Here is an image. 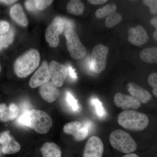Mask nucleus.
<instances>
[{
  "instance_id": "obj_1",
  "label": "nucleus",
  "mask_w": 157,
  "mask_h": 157,
  "mask_svg": "<svg viewBox=\"0 0 157 157\" xmlns=\"http://www.w3.org/2000/svg\"><path fill=\"white\" fill-rule=\"evenodd\" d=\"M18 122L40 134H47L53 125L50 116L44 111L35 109L25 111L20 117Z\"/></svg>"
},
{
  "instance_id": "obj_2",
  "label": "nucleus",
  "mask_w": 157,
  "mask_h": 157,
  "mask_svg": "<svg viewBox=\"0 0 157 157\" xmlns=\"http://www.w3.org/2000/svg\"><path fill=\"white\" fill-rule=\"evenodd\" d=\"M40 60V54L38 50L32 49L28 51L14 62L15 73L20 78L28 76L39 67Z\"/></svg>"
},
{
  "instance_id": "obj_3",
  "label": "nucleus",
  "mask_w": 157,
  "mask_h": 157,
  "mask_svg": "<svg viewBox=\"0 0 157 157\" xmlns=\"http://www.w3.org/2000/svg\"><path fill=\"white\" fill-rule=\"evenodd\" d=\"M117 122L124 128L130 131H143L148 126L149 119L144 113L129 109L119 114Z\"/></svg>"
},
{
  "instance_id": "obj_4",
  "label": "nucleus",
  "mask_w": 157,
  "mask_h": 157,
  "mask_svg": "<svg viewBox=\"0 0 157 157\" xmlns=\"http://www.w3.org/2000/svg\"><path fill=\"white\" fill-rule=\"evenodd\" d=\"M109 142L113 147L123 153H132L137 148V143L131 135L119 129L111 133Z\"/></svg>"
},
{
  "instance_id": "obj_5",
  "label": "nucleus",
  "mask_w": 157,
  "mask_h": 157,
  "mask_svg": "<svg viewBox=\"0 0 157 157\" xmlns=\"http://www.w3.org/2000/svg\"><path fill=\"white\" fill-rule=\"evenodd\" d=\"M65 36L67 47L71 57L76 60L84 57L86 53V49L80 42L76 32L72 29H67Z\"/></svg>"
},
{
  "instance_id": "obj_6",
  "label": "nucleus",
  "mask_w": 157,
  "mask_h": 157,
  "mask_svg": "<svg viewBox=\"0 0 157 157\" xmlns=\"http://www.w3.org/2000/svg\"><path fill=\"white\" fill-rule=\"evenodd\" d=\"M109 48L102 44H98L93 48L91 55V66L94 72L101 73L106 68Z\"/></svg>"
},
{
  "instance_id": "obj_7",
  "label": "nucleus",
  "mask_w": 157,
  "mask_h": 157,
  "mask_svg": "<svg viewBox=\"0 0 157 157\" xmlns=\"http://www.w3.org/2000/svg\"><path fill=\"white\" fill-rule=\"evenodd\" d=\"M64 29L63 19L60 17H55L51 24L45 30V39L51 47L55 48L59 45V36L62 33Z\"/></svg>"
},
{
  "instance_id": "obj_8",
  "label": "nucleus",
  "mask_w": 157,
  "mask_h": 157,
  "mask_svg": "<svg viewBox=\"0 0 157 157\" xmlns=\"http://www.w3.org/2000/svg\"><path fill=\"white\" fill-rule=\"evenodd\" d=\"M48 68L52 82L57 87H61L69 73L67 67L63 64L56 61H52Z\"/></svg>"
},
{
  "instance_id": "obj_9",
  "label": "nucleus",
  "mask_w": 157,
  "mask_h": 157,
  "mask_svg": "<svg viewBox=\"0 0 157 157\" xmlns=\"http://www.w3.org/2000/svg\"><path fill=\"white\" fill-rule=\"evenodd\" d=\"M104 151V144L102 140L97 136H92L85 146L83 157H102Z\"/></svg>"
},
{
  "instance_id": "obj_10",
  "label": "nucleus",
  "mask_w": 157,
  "mask_h": 157,
  "mask_svg": "<svg viewBox=\"0 0 157 157\" xmlns=\"http://www.w3.org/2000/svg\"><path fill=\"white\" fill-rule=\"evenodd\" d=\"M9 131L0 133V144L2 152L4 154H13L20 150L21 145L11 135Z\"/></svg>"
},
{
  "instance_id": "obj_11",
  "label": "nucleus",
  "mask_w": 157,
  "mask_h": 157,
  "mask_svg": "<svg viewBox=\"0 0 157 157\" xmlns=\"http://www.w3.org/2000/svg\"><path fill=\"white\" fill-rule=\"evenodd\" d=\"M51 78L47 62H44L30 79L29 85L35 88L49 82Z\"/></svg>"
},
{
  "instance_id": "obj_12",
  "label": "nucleus",
  "mask_w": 157,
  "mask_h": 157,
  "mask_svg": "<svg viewBox=\"0 0 157 157\" xmlns=\"http://www.w3.org/2000/svg\"><path fill=\"white\" fill-rule=\"evenodd\" d=\"M113 102L117 107L124 110H136L140 108L141 104L136 99L131 96L117 93L113 97Z\"/></svg>"
},
{
  "instance_id": "obj_13",
  "label": "nucleus",
  "mask_w": 157,
  "mask_h": 157,
  "mask_svg": "<svg viewBox=\"0 0 157 157\" xmlns=\"http://www.w3.org/2000/svg\"><path fill=\"white\" fill-rule=\"evenodd\" d=\"M128 32V41L132 45L140 46L148 41V35L141 26L130 28Z\"/></svg>"
},
{
  "instance_id": "obj_14",
  "label": "nucleus",
  "mask_w": 157,
  "mask_h": 157,
  "mask_svg": "<svg viewBox=\"0 0 157 157\" xmlns=\"http://www.w3.org/2000/svg\"><path fill=\"white\" fill-rule=\"evenodd\" d=\"M39 93L42 98L49 103L56 101L60 94L58 88L51 82H48L41 86L39 89Z\"/></svg>"
},
{
  "instance_id": "obj_15",
  "label": "nucleus",
  "mask_w": 157,
  "mask_h": 157,
  "mask_svg": "<svg viewBox=\"0 0 157 157\" xmlns=\"http://www.w3.org/2000/svg\"><path fill=\"white\" fill-rule=\"evenodd\" d=\"M127 90L133 98L140 104H145L152 99L150 93L134 82H129L127 85Z\"/></svg>"
},
{
  "instance_id": "obj_16",
  "label": "nucleus",
  "mask_w": 157,
  "mask_h": 157,
  "mask_svg": "<svg viewBox=\"0 0 157 157\" xmlns=\"http://www.w3.org/2000/svg\"><path fill=\"white\" fill-rule=\"evenodd\" d=\"M11 18L19 25L25 27L28 24V21L22 7L19 4H16L10 10Z\"/></svg>"
},
{
  "instance_id": "obj_17",
  "label": "nucleus",
  "mask_w": 157,
  "mask_h": 157,
  "mask_svg": "<svg viewBox=\"0 0 157 157\" xmlns=\"http://www.w3.org/2000/svg\"><path fill=\"white\" fill-rule=\"evenodd\" d=\"M43 157H61V151L59 147L52 142H46L40 149Z\"/></svg>"
},
{
  "instance_id": "obj_18",
  "label": "nucleus",
  "mask_w": 157,
  "mask_h": 157,
  "mask_svg": "<svg viewBox=\"0 0 157 157\" xmlns=\"http://www.w3.org/2000/svg\"><path fill=\"white\" fill-rule=\"evenodd\" d=\"M140 59L145 63L150 64L157 63V48L150 47L143 49L139 54Z\"/></svg>"
},
{
  "instance_id": "obj_19",
  "label": "nucleus",
  "mask_w": 157,
  "mask_h": 157,
  "mask_svg": "<svg viewBox=\"0 0 157 157\" xmlns=\"http://www.w3.org/2000/svg\"><path fill=\"white\" fill-rule=\"evenodd\" d=\"M85 7L81 1L72 0L68 2L67 6L68 13L73 15H80L84 11Z\"/></svg>"
},
{
  "instance_id": "obj_20",
  "label": "nucleus",
  "mask_w": 157,
  "mask_h": 157,
  "mask_svg": "<svg viewBox=\"0 0 157 157\" xmlns=\"http://www.w3.org/2000/svg\"><path fill=\"white\" fill-rule=\"evenodd\" d=\"M82 124L78 121H74L68 123L65 125L63 127V132L69 135H73L75 137L78 135L81 129Z\"/></svg>"
},
{
  "instance_id": "obj_21",
  "label": "nucleus",
  "mask_w": 157,
  "mask_h": 157,
  "mask_svg": "<svg viewBox=\"0 0 157 157\" xmlns=\"http://www.w3.org/2000/svg\"><path fill=\"white\" fill-rule=\"evenodd\" d=\"M14 30L13 28H10L6 33L0 35V45L2 48H7L11 45L14 40Z\"/></svg>"
},
{
  "instance_id": "obj_22",
  "label": "nucleus",
  "mask_w": 157,
  "mask_h": 157,
  "mask_svg": "<svg viewBox=\"0 0 157 157\" xmlns=\"http://www.w3.org/2000/svg\"><path fill=\"white\" fill-rule=\"evenodd\" d=\"M117 9V7L115 5H109L104 6L96 11V17L99 19H102L106 16H109L115 13Z\"/></svg>"
},
{
  "instance_id": "obj_23",
  "label": "nucleus",
  "mask_w": 157,
  "mask_h": 157,
  "mask_svg": "<svg viewBox=\"0 0 157 157\" xmlns=\"http://www.w3.org/2000/svg\"><path fill=\"white\" fill-rule=\"evenodd\" d=\"M122 19V17L121 15L119 13L115 12L107 16L105 20V25L108 28H111L121 22Z\"/></svg>"
},
{
  "instance_id": "obj_24",
  "label": "nucleus",
  "mask_w": 157,
  "mask_h": 157,
  "mask_svg": "<svg viewBox=\"0 0 157 157\" xmlns=\"http://www.w3.org/2000/svg\"><path fill=\"white\" fill-rule=\"evenodd\" d=\"M0 121L3 122L9 121V108L6 104H0Z\"/></svg>"
},
{
  "instance_id": "obj_25",
  "label": "nucleus",
  "mask_w": 157,
  "mask_h": 157,
  "mask_svg": "<svg viewBox=\"0 0 157 157\" xmlns=\"http://www.w3.org/2000/svg\"><path fill=\"white\" fill-rule=\"evenodd\" d=\"M148 82L151 87L153 88V94L157 98V73H152L148 76Z\"/></svg>"
},
{
  "instance_id": "obj_26",
  "label": "nucleus",
  "mask_w": 157,
  "mask_h": 157,
  "mask_svg": "<svg viewBox=\"0 0 157 157\" xmlns=\"http://www.w3.org/2000/svg\"><path fill=\"white\" fill-rule=\"evenodd\" d=\"M9 121H13L17 117L19 113V109L16 104L11 103L9 107Z\"/></svg>"
},
{
  "instance_id": "obj_27",
  "label": "nucleus",
  "mask_w": 157,
  "mask_h": 157,
  "mask_svg": "<svg viewBox=\"0 0 157 157\" xmlns=\"http://www.w3.org/2000/svg\"><path fill=\"white\" fill-rule=\"evenodd\" d=\"M143 4L149 8L151 14L156 15L157 14V0H144Z\"/></svg>"
},
{
  "instance_id": "obj_28",
  "label": "nucleus",
  "mask_w": 157,
  "mask_h": 157,
  "mask_svg": "<svg viewBox=\"0 0 157 157\" xmlns=\"http://www.w3.org/2000/svg\"><path fill=\"white\" fill-rule=\"evenodd\" d=\"M53 1L46 0H36L35 1V5L37 10L42 11L50 6Z\"/></svg>"
},
{
  "instance_id": "obj_29",
  "label": "nucleus",
  "mask_w": 157,
  "mask_h": 157,
  "mask_svg": "<svg viewBox=\"0 0 157 157\" xmlns=\"http://www.w3.org/2000/svg\"><path fill=\"white\" fill-rule=\"evenodd\" d=\"M67 101L73 110L77 111L78 110L79 107L77 104V101L70 93L67 94Z\"/></svg>"
},
{
  "instance_id": "obj_30",
  "label": "nucleus",
  "mask_w": 157,
  "mask_h": 157,
  "mask_svg": "<svg viewBox=\"0 0 157 157\" xmlns=\"http://www.w3.org/2000/svg\"><path fill=\"white\" fill-rule=\"evenodd\" d=\"M88 129L86 127H81L80 131L74 139L77 141H81L85 139L88 135Z\"/></svg>"
},
{
  "instance_id": "obj_31",
  "label": "nucleus",
  "mask_w": 157,
  "mask_h": 157,
  "mask_svg": "<svg viewBox=\"0 0 157 157\" xmlns=\"http://www.w3.org/2000/svg\"><path fill=\"white\" fill-rule=\"evenodd\" d=\"M92 103L95 106L97 114L100 116H103L104 114V109L102 103L98 99H94Z\"/></svg>"
},
{
  "instance_id": "obj_32",
  "label": "nucleus",
  "mask_w": 157,
  "mask_h": 157,
  "mask_svg": "<svg viewBox=\"0 0 157 157\" xmlns=\"http://www.w3.org/2000/svg\"><path fill=\"white\" fill-rule=\"evenodd\" d=\"M10 28V24L6 21H0V35L6 33Z\"/></svg>"
},
{
  "instance_id": "obj_33",
  "label": "nucleus",
  "mask_w": 157,
  "mask_h": 157,
  "mask_svg": "<svg viewBox=\"0 0 157 157\" xmlns=\"http://www.w3.org/2000/svg\"><path fill=\"white\" fill-rule=\"evenodd\" d=\"M26 8L28 11H35L37 10L35 5V1H27L25 2Z\"/></svg>"
},
{
  "instance_id": "obj_34",
  "label": "nucleus",
  "mask_w": 157,
  "mask_h": 157,
  "mask_svg": "<svg viewBox=\"0 0 157 157\" xmlns=\"http://www.w3.org/2000/svg\"><path fill=\"white\" fill-rule=\"evenodd\" d=\"M107 0H89V2L93 5H102L107 2Z\"/></svg>"
},
{
  "instance_id": "obj_35",
  "label": "nucleus",
  "mask_w": 157,
  "mask_h": 157,
  "mask_svg": "<svg viewBox=\"0 0 157 157\" xmlns=\"http://www.w3.org/2000/svg\"><path fill=\"white\" fill-rule=\"evenodd\" d=\"M68 73H70V76L73 78H77V76H76V73H75V70H73L72 67L69 66L68 67Z\"/></svg>"
},
{
  "instance_id": "obj_36",
  "label": "nucleus",
  "mask_w": 157,
  "mask_h": 157,
  "mask_svg": "<svg viewBox=\"0 0 157 157\" xmlns=\"http://www.w3.org/2000/svg\"><path fill=\"white\" fill-rule=\"evenodd\" d=\"M151 24L155 27L156 30H157V17H153L151 21Z\"/></svg>"
},
{
  "instance_id": "obj_37",
  "label": "nucleus",
  "mask_w": 157,
  "mask_h": 157,
  "mask_svg": "<svg viewBox=\"0 0 157 157\" xmlns=\"http://www.w3.org/2000/svg\"><path fill=\"white\" fill-rule=\"evenodd\" d=\"M17 2V1H14V0H2L0 1V2L5 3V4L10 5V4H13L15 2Z\"/></svg>"
},
{
  "instance_id": "obj_38",
  "label": "nucleus",
  "mask_w": 157,
  "mask_h": 157,
  "mask_svg": "<svg viewBox=\"0 0 157 157\" xmlns=\"http://www.w3.org/2000/svg\"><path fill=\"white\" fill-rule=\"evenodd\" d=\"M122 157H139L135 153H130L125 155Z\"/></svg>"
},
{
  "instance_id": "obj_39",
  "label": "nucleus",
  "mask_w": 157,
  "mask_h": 157,
  "mask_svg": "<svg viewBox=\"0 0 157 157\" xmlns=\"http://www.w3.org/2000/svg\"><path fill=\"white\" fill-rule=\"evenodd\" d=\"M154 39L155 40V41H157V30H156L155 31L154 33Z\"/></svg>"
},
{
  "instance_id": "obj_40",
  "label": "nucleus",
  "mask_w": 157,
  "mask_h": 157,
  "mask_svg": "<svg viewBox=\"0 0 157 157\" xmlns=\"http://www.w3.org/2000/svg\"><path fill=\"white\" fill-rule=\"evenodd\" d=\"M1 70H2V67H1V64H0V73H1Z\"/></svg>"
},
{
  "instance_id": "obj_41",
  "label": "nucleus",
  "mask_w": 157,
  "mask_h": 157,
  "mask_svg": "<svg viewBox=\"0 0 157 157\" xmlns=\"http://www.w3.org/2000/svg\"><path fill=\"white\" fill-rule=\"evenodd\" d=\"M2 48L1 47V45H0V50H2Z\"/></svg>"
}]
</instances>
